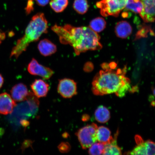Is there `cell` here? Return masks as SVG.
I'll use <instances>...</instances> for the list:
<instances>
[{
  "label": "cell",
  "mask_w": 155,
  "mask_h": 155,
  "mask_svg": "<svg viewBox=\"0 0 155 155\" xmlns=\"http://www.w3.org/2000/svg\"><path fill=\"white\" fill-rule=\"evenodd\" d=\"M51 30L59 37L61 43L72 46L77 55L88 50L101 49L100 37L90 27L77 28L69 24L63 26L55 24Z\"/></svg>",
  "instance_id": "obj_1"
},
{
  "label": "cell",
  "mask_w": 155,
  "mask_h": 155,
  "mask_svg": "<svg viewBox=\"0 0 155 155\" xmlns=\"http://www.w3.org/2000/svg\"><path fill=\"white\" fill-rule=\"evenodd\" d=\"M102 70L95 76L92 83V91L96 95L102 96L115 93L122 87L130 84L125 76L127 67L117 68V64L112 62L101 65Z\"/></svg>",
  "instance_id": "obj_2"
},
{
  "label": "cell",
  "mask_w": 155,
  "mask_h": 155,
  "mask_svg": "<svg viewBox=\"0 0 155 155\" xmlns=\"http://www.w3.org/2000/svg\"><path fill=\"white\" fill-rule=\"evenodd\" d=\"M48 22L43 13H38L33 16L22 38L17 40L12 48L10 58L17 59L23 52L26 51L29 45L37 41L42 35L47 33Z\"/></svg>",
  "instance_id": "obj_3"
},
{
  "label": "cell",
  "mask_w": 155,
  "mask_h": 155,
  "mask_svg": "<svg viewBox=\"0 0 155 155\" xmlns=\"http://www.w3.org/2000/svg\"><path fill=\"white\" fill-rule=\"evenodd\" d=\"M127 2V0H101L96 5L103 16L117 17L125 8Z\"/></svg>",
  "instance_id": "obj_4"
},
{
  "label": "cell",
  "mask_w": 155,
  "mask_h": 155,
  "mask_svg": "<svg viewBox=\"0 0 155 155\" xmlns=\"http://www.w3.org/2000/svg\"><path fill=\"white\" fill-rule=\"evenodd\" d=\"M98 127L96 124L92 123L82 128L75 133L81 147L84 150L90 148L97 141V131Z\"/></svg>",
  "instance_id": "obj_5"
},
{
  "label": "cell",
  "mask_w": 155,
  "mask_h": 155,
  "mask_svg": "<svg viewBox=\"0 0 155 155\" xmlns=\"http://www.w3.org/2000/svg\"><path fill=\"white\" fill-rule=\"evenodd\" d=\"M58 92L62 97L70 98L77 94V83L72 79L64 78L59 80Z\"/></svg>",
  "instance_id": "obj_6"
},
{
  "label": "cell",
  "mask_w": 155,
  "mask_h": 155,
  "mask_svg": "<svg viewBox=\"0 0 155 155\" xmlns=\"http://www.w3.org/2000/svg\"><path fill=\"white\" fill-rule=\"evenodd\" d=\"M137 145L129 153L131 155H155V143L150 140L144 141L139 135L135 137Z\"/></svg>",
  "instance_id": "obj_7"
},
{
  "label": "cell",
  "mask_w": 155,
  "mask_h": 155,
  "mask_svg": "<svg viewBox=\"0 0 155 155\" xmlns=\"http://www.w3.org/2000/svg\"><path fill=\"white\" fill-rule=\"evenodd\" d=\"M28 70L31 74L40 76L46 80L51 78L54 74L52 69L40 64L34 58L29 63Z\"/></svg>",
  "instance_id": "obj_8"
},
{
  "label": "cell",
  "mask_w": 155,
  "mask_h": 155,
  "mask_svg": "<svg viewBox=\"0 0 155 155\" xmlns=\"http://www.w3.org/2000/svg\"><path fill=\"white\" fill-rule=\"evenodd\" d=\"M143 9L139 14L145 22H153L155 20V0H141Z\"/></svg>",
  "instance_id": "obj_9"
},
{
  "label": "cell",
  "mask_w": 155,
  "mask_h": 155,
  "mask_svg": "<svg viewBox=\"0 0 155 155\" xmlns=\"http://www.w3.org/2000/svg\"><path fill=\"white\" fill-rule=\"evenodd\" d=\"M16 105V103L8 93L0 94V114L3 115L11 114Z\"/></svg>",
  "instance_id": "obj_10"
},
{
  "label": "cell",
  "mask_w": 155,
  "mask_h": 155,
  "mask_svg": "<svg viewBox=\"0 0 155 155\" xmlns=\"http://www.w3.org/2000/svg\"><path fill=\"white\" fill-rule=\"evenodd\" d=\"M30 87L35 96L38 98L46 97L50 89L49 85L41 79H35Z\"/></svg>",
  "instance_id": "obj_11"
},
{
  "label": "cell",
  "mask_w": 155,
  "mask_h": 155,
  "mask_svg": "<svg viewBox=\"0 0 155 155\" xmlns=\"http://www.w3.org/2000/svg\"><path fill=\"white\" fill-rule=\"evenodd\" d=\"M11 97L15 102H20L26 100L29 93L28 87L24 83H19L12 87L10 91Z\"/></svg>",
  "instance_id": "obj_12"
},
{
  "label": "cell",
  "mask_w": 155,
  "mask_h": 155,
  "mask_svg": "<svg viewBox=\"0 0 155 155\" xmlns=\"http://www.w3.org/2000/svg\"><path fill=\"white\" fill-rule=\"evenodd\" d=\"M38 48L41 54L45 57L53 55L57 51V46L48 39H44L39 43Z\"/></svg>",
  "instance_id": "obj_13"
},
{
  "label": "cell",
  "mask_w": 155,
  "mask_h": 155,
  "mask_svg": "<svg viewBox=\"0 0 155 155\" xmlns=\"http://www.w3.org/2000/svg\"><path fill=\"white\" fill-rule=\"evenodd\" d=\"M132 28L129 23L126 21H121L117 23L115 28V32L118 37L125 38L131 34Z\"/></svg>",
  "instance_id": "obj_14"
},
{
  "label": "cell",
  "mask_w": 155,
  "mask_h": 155,
  "mask_svg": "<svg viewBox=\"0 0 155 155\" xmlns=\"http://www.w3.org/2000/svg\"><path fill=\"white\" fill-rule=\"evenodd\" d=\"M97 137V141L104 145L111 142L115 139V137L113 138L111 136V133L110 130L103 126L98 127Z\"/></svg>",
  "instance_id": "obj_15"
},
{
  "label": "cell",
  "mask_w": 155,
  "mask_h": 155,
  "mask_svg": "<svg viewBox=\"0 0 155 155\" xmlns=\"http://www.w3.org/2000/svg\"><path fill=\"white\" fill-rule=\"evenodd\" d=\"M94 115L96 120L101 123H106L110 118L109 110L105 107L103 106L98 107L95 112Z\"/></svg>",
  "instance_id": "obj_16"
},
{
  "label": "cell",
  "mask_w": 155,
  "mask_h": 155,
  "mask_svg": "<svg viewBox=\"0 0 155 155\" xmlns=\"http://www.w3.org/2000/svg\"><path fill=\"white\" fill-rule=\"evenodd\" d=\"M118 134L116 135L114 140L110 143L104 145V152L103 155H121V149L117 145Z\"/></svg>",
  "instance_id": "obj_17"
},
{
  "label": "cell",
  "mask_w": 155,
  "mask_h": 155,
  "mask_svg": "<svg viewBox=\"0 0 155 155\" xmlns=\"http://www.w3.org/2000/svg\"><path fill=\"white\" fill-rule=\"evenodd\" d=\"M124 11L140 13L142 11L143 5L141 0H127Z\"/></svg>",
  "instance_id": "obj_18"
},
{
  "label": "cell",
  "mask_w": 155,
  "mask_h": 155,
  "mask_svg": "<svg viewBox=\"0 0 155 155\" xmlns=\"http://www.w3.org/2000/svg\"><path fill=\"white\" fill-rule=\"evenodd\" d=\"M106 22L104 19L101 17H97L91 21L90 28L95 32H100L106 28Z\"/></svg>",
  "instance_id": "obj_19"
},
{
  "label": "cell",
  "mask_w": 155,
  "mask_h": 155,
  "mask_svg": "<svg viewBox=\"0 0 155 155\" xmlns=\"http://www.w3.org/2000/svg\"><path fill=\"white\" fill-rule=\"evenodd\" d=\"M68 5V0H51L50 5L54 11L57 13L62 12Z\"/></svg>",
  "instance_id": "obj_20"
},
{
  "label": "cell",
  "mask_w": 155,
  "mask_h": 155,
  "mask_svg": "<svg viewBox=\"0 0 155 155\" xmlns=\"http://www.w3.org/2000/svg\"><path fill=\"white\" fill-rule=\"evenodd\" d=\"M89 5L87 0H74L73 7L79 14L83 15L88 11Z\"/></svg>",
  "instance_id": "obj_21"
},
{
  "label": "cell",
  "mask_w": 155,
  "mask_h": 155,
  "mask_svg": "<svg viewBox=\"0 0 155 155\" xmlns=\"http://www.w3.org/2000/svg\"><path fill=\"white\" fill-rule=\"evenodd\" d=\"M104 148V144L97 142L94 143L89 148V154L90 155H103Z\"/></svg>",
  "instance_id": "obj_22"
},
{
  "label": "cell",
  "mask_w": 155,
  "mask_h": 155,
  "mask_svg": "<svg viewBox=\"0 0 155 155\" xmlns=\"http://www.w3.org/2000/svg\"><path fill=\"white\" fill-rule=\"evenodd\" d=\"M58 150L60 152L65 153L69 152L71 150L70 144L68 142H62L58 147Z\"/></svg>",
  "instance_id": "obj_23"
},
{
  "label": "cell",
  "mask_w": 155,
  "mask_h": 155,
  "mask_svg": "<svg viewBox=\"0 0 155 155\" xmlns=\"http://www.w3.org/2000/svg\"><path fill=\"white\" fill-rule=\"evenodd\" d=\"M32 1H35L37 4L40 6H45L49 2L50 0H31Z\"/></svg>",
  "instance_id": "obj_24"
},
{
  "label": "cell",
  "mask_w": 155,
  "mask_h": 155,
  "mask_svg": "<svg viewBox=\"0 0 155 155\" xmlns=\"http://www.w3.org/2000/svg\"><path fill=\"white\" fill-rule=\"evenodd\" d=\"M5 34L4 32H2L0 31V44L2 43L3 40L5 38Z\"/></svg>",
  "instance_id": "obj_25"
},
{
  "label": "cell",
  "mask_w": 155,
  "mask_h": 155,
  "mask_svg": "<svg viewBox=\"0 0 155 155\" xmlns=\"http://www.w3.org/2000/svg\"><path fill=\"white\" fill-rule=\"evenodd\" d=\"M4 82V79L2 75L0 74V88L2 87Z\"/></svg>",
  "instance_id": "obj_26"
},
{
  "label": "cell",
  "mask_w": 155,
  "mask_h": 155,
  "mask_svg": "<svg viewBox=\"0 0 155 155\" xmlns=\"http://www.w3.org/2000/svg\"><path fill=\"white\" fill-rule=\"evenodd\" d=\"M21 124H22L23 126H25V127H27V126L29 125V122L26 120H23L22 121H21Z\"/></svg>",
  "instance_id": "obj_27"
},
{
  "label": "cell",
  "mask_w": 155,
  "mask_h": 155,
  "mask_svg": "<svg viewBox=\"0 0 155 155\" xmlns=\"http://www.w3.org/2000/svg\"><path fill=\"white\" fill-rule=\"evenodd\" d=\"M89 116L87 115H84L82 117V120L83 121H87L89 119Z\"/></svg>",
  "instance_id": "obj_28"
},
{
  "label": "cell",
  "mask_w": 155,
  "mask_h": 155,
  "mask_svg": "<svg viewBox=\"0 0 155 155\" xmlns=\"http://www.w3.org/2000/svg\"><path fill=\"white\" fill-rule=\"evenodd\" d=\"M151 105L154 106H155V102L154 101H152V103H151Z\"/></svg>",
  "instance_id": "obj_29"
}]
</instances>
